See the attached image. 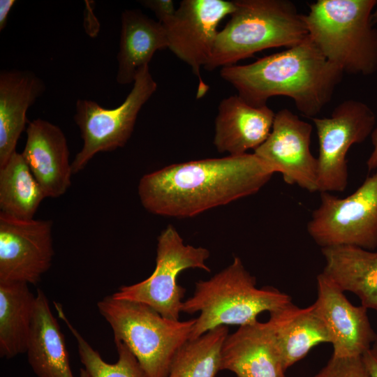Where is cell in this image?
Segmentation results:
<instances>
[{
    "label": "cell",
    "instance_id": "6da1fadb",
    "mask_svg": "<svg viewBox=\"0 0 377 377\" xmlns=\"http://www.w3.org/2000/svg\"><path fill=\"white\" fill-rule=\"evenodd\" d=\"M274 172L255 154L175 163L142 177L138 193L149 212L189 218L258 192Z\"/></svg>",
    "mask_w": 377,
    "mask_h": 377
},
{
    "label": "cell",
    "instance_id": "7a4b0ae2",
    "mask_svg": "<svg viewBox=\"0 0 377 377\" xmlns=\"http://www.w3.org/2000/svg\"><path fill=\"white\" fill-rule=\"evenodd\" d=\"M343 73L309 36L281 52L220 71L221 77L249 104L260 107L272 96H284L293 101L303 115L311 118L330 101Z\"/></svg>",
    "mask_w": 377,
    "mask_h": 377
},
{
    "label": "cell",
    "instance_id": "3957f363",
    "mask_svg": "<svg viewBox=\"0 0 377 377\" xmlns=\"http://www.w3.org/2000/svg\"><path fill=\"white\" fill-rule=\"evenodd\" d=\"M292 302L290 295L274 287H256V279L239 257L207 280L195 283L191 297L183 302L182 312L200 315L193 327V340L223 325L244 326Z\"/></svg>",
    "mask_w": 377,
    "mask_h": 377
},
{
    "label": "cell",
    "instance_id": "277c9868",
    "mask_svg": "<svg viewBox=\"0 0 377 377\" xmlns=\"http://www.w3.org/2000/svg\"><path fill=\"white\" fill-rule=\"evenodd\" d=\"M233 1L235 10L217 34L207 71L235 65L263 50L293 47L309 36L304 15L290 1Z\"/></svg>",
    "mask_w": 377,
    "mask_h": 377
},
{
    "label": "cell",
    "instance_id": "5b68a950",
    "mask_svg": "<svg viewBox=\"0 0 377 377\" xmlns=\"http://www.w3.org/2000/svg\"><path fill=\"white\" fill-rule=\"evenodd\" d=\"M376 0H318L304 15L310 38L343 73L377 71V29L371 15Z\"/></svg>",
    "mask_w": 377,
    "mask_h": 377
},
{
    "label": "cell",
    "instance_id": "8992f818",
    "mask_svg": "<svg viewBox=\"0 0 377 377\" xmlns=\"http://www.w3.org/2000/svg\"><path fill=\"white\" fill-rule=\"evenodd\" d=\"M97 306L113 331L114 341L126 345L147 377H167L176 354L189 341L196 321L169 319L145 304L112 295Z\"/></svg>",
    "mask_w": 377,
    "mask_h": 377
},
{
    "label": "cell",
    "instance_id": "52a82bcc",
    "mask_svg": "<svg viewBox=\"0 0 377 377\" xmlns=\"http://www.w3.org/2000/svg\"><path fill=\"white\" fill-rule=\"evenodd\" d=\"M156 89L147 64L138 70L133 88L119 106L107 109L94 101L77 100L74 121L83 146L72 161L73 174L82 170L96 154L114 151L127 143L140 110Z\"/></svg>",
    "mask_w": 377,
    "mask_h": 377
},
{
    "label": "cell",
    "instance_id": "ba28073f",
    "mask_svg": "<svg viewBox=\"0 0 377 377\" xmlns=\"http://www.w3.org/2000/svg\"><path fill=\"white\" fill-rule=\"evenodd\" d=\"M208 249L185 244L172 225H168L157 239L156 267L146 279L121 286L112 295L117 299L145 304L165 318L179 320L186 289L177 282L186 269L210 272L206 264Z\"/></svg>",
    "mask_w": 377,
    "mask_h": 377
},
{
    "label": "cell",
    "instance_id": "9c48e42d",
    "mask_svg": "<svg viewBox=\"0 0 377 377\" xmlns=\"http://www.w3.org/2000/svg\"><path fill=\"white\" fill-rule=\"evenodd\" d=\"M307 231L322 248L351 245L373 251L377 248V170L345 198L320 193Z\"/></svg>",
    "mask_w": 377,
    "mask_h": 377
},
{
    "label": "cell",
    "instance_id": "30bf717a",
    "mask_svg": "<svg viewBox=\"0 0 377 377\" xmlns=\"http://www.w3.org/2000/svg\"><path fill=\"white\" fill-rule=\"evenodd\" d=\"M318 140V191L342 192L348 184L347 153L366 140L375 128L376 115L364 103L346 100L330 117L311 118Z\"/></svg>",
    "mask_w": 377,
    "mask_h": 377
},
{
    "label": "cell",
    "instance_id": "8fae6325",
    "mask_svg": "<svg viewBox=\"0 0 377 377\" xmlns=\"http://www.w3.org/2000/svg\"><path fill=\"white\" fill-rule=\"evenodd\" d=\"M235 8L233 1L184 0L174 13L159 22L165 30L168 49L187 64L199 80L198 98L209 89L200 70L212 57L219 24Z\"/></svg>",
    "mask_w": 377,
    "mask_h": 377
},
{
    "label": "cell",
    "instance_id": "7c38bea8",
    "mask_svg": "<svg viewBox=\"0 0 377 377\" xmlns=\"http://www.w3.org/2000/svg\"><path fill=\"white\" fill-rule=\"evenodd\" d=\"M52 221L0 212V282L36 285L54 256Z\"/></svg>",
    "mask_w": 377,
    "mask_h": 377
},
{
    "label": "cell",
    "instance_id": "4fadbf2b",
    "mask_svg": "<svg viewBox=\"0 0 377 377\" xmlns=\"http://www.w3.org/2000/svg\"><path fill=\"white\" fill-rule=\"evenodd\" d=\"M312 125L288 109L275 114L271 132L255 154L286 183L318 191V161L310 150Z\"/></svg>",
    "mask_w": 377,
    "mask_h": 377
},
{
    "label": "cell",
    "instance_id": "5bb4252c",
    "mask_svg": "<svg viewBox=\"0 0 377 377\" xmlns=\"http://www.w3.org/2000/svg\"><path fill=\"white\" fill-rule=\"evenodd\" d=\"M313 306L330 334L332 356H362L377 339L368 309L350 303L322 273L317 276V298Z\"/></svg>",
    "mask_w": 377,
    "mask_h": 377
},
{
    "label": "cell",
    "instance_id": "9a60e30c",
    "mask_svg": "<svg viewBox=\"0 0 377 377\" xmlns=\"http://www.w3.org/2000/svg\"><path fill=\"white\" fill-rule=\"evenodd\" d=\"M22 154L46 198H59L71 185L73 174L67 140L57 125L43 119L29 122Z\"/></svg>",
    "mask_w": 377,
    "mask_h": 377
},
{
    "label": "cell",
    "instance_id": "2e32d148",
    "mask_svg": "<svg viewBox=\"0 0 377 377\" xmlns=\"http://www.w3.org/2000/svg\"><path fill=\"white\" fill-rule=\"evenodd\" d=\"M221 370L237 377H286L281 356L267 322L240 326L226 338Z\"/></svg>",
    "mask_w": 377,
    "mask_h": 377
},
{
    "label": "cell",
    "instance_id": "e0dca14e",
    "mask_svg": "<svg viewBox=\"0 0 377 377\" xmlns=\"http://www.w3.org/2000/svg\"><path fill=\"white\" fill-rule=\"evenodd\" d=\"M274 117L267 105L253 106L238 95L223 98L215 119L213 142L216 149L230 156L254 151L269 136Z\"/></svg>",
    "mask_w": 377,
    "mask_h": 377
},
{
    "label": "cell",
    "instance_id": "ac0fdd59",
    "mask_svg": "<svg viewBox=\"0 0 377 377\" xmlns=\"http://www.w3.org/2000/svg\"><path fill=\"white\" fill-rule=\"evenodd\" d=\"M46 89L44 82L29 70L0 72V167L16 151L27 129V112Z\"/></svg>",
    "mask_w": 377,
    "mask_h": 377
},
{
    "label": "cell",
    "instance_id": "d6986e66",
    "mask_svg": "<svg viewBox=\"0 0 377 377\" xmlns=\"http://www.w3.org/2000/svg\"><path fill=\"white\" fill-rule=\"evenodd\" d=\"M286 370L315 346L331 343L329 331L311 304L300 308L293 302L269 313L267 321Z\"/></svg>",
    "mask_w": 377,
    "mask_h": 377
},
{
    "label": "cell",
    "instance_id": "ffe728a7",
    "mask_svg": "<svg viewBox=\"0 0 377 377\" xmlns=\"http://www.w3.org/2000/svg\"><path fill=\"white\" fill-rule=\"evenodd\" d=\"M321 251L325 260L321 273L343 293L357 296L362 306L377 310V251L351 245Z\"/></svg>",
    "mask_w": 377,
    "mask_h": 377
},
{
    "label": "cell",
    "instance_id": "44dd1931",
    "mask_svg": "<svg viewBox=\"0 0 377 377\" xmlns=\"http://www.w3.org/2000/svg\"><path fill=\"white\" fill-rule=\"evenodd\" d=\"M168 48L163 26L138 9H126L121 15L118 68L120 84L134 82L138 70L149 64L155 52Z\"/></svg>",
    "mask_w": 377,
    "mask_h": 377
},
{
    "label": "cell",
    "instance_id": "7402d4cb",
    "mask_svg": "<svg viewBox=\"0 0 377 377\" xmlns=\"http://www.w3.org/2000/svg\"><path fill=\"white\" fill-rule=\"evenodd\" d=\"M28 361L38 377H74L65 339L40 289L36 295L34 318L27 352Z\"/></svg>",
    "mask_w": 377,
    "mask_h": 377
},
{
    "label": "cell",
    "instance_id": "603a6c76",
    "mask_svg": "<svg viewBox=\"0 0 377 377\" xmlns=\"http://www.w3.org/2000/svg\"><path fill=\"white\" fill-rule=\"evenodd\" d=\"M36 296L28 283L0 282V356L7 359L26 353Z\"/></svg>",
    "mask_w": 377,
    "mask_h": 377
},
{
    "label": "cell",
    "instance_id": "cb8c5ba5",
    "mask_svg": "<svg viewBox=\"0 0 377 377\" xmlns=\"http://www.w3.org/2000/svg\"><path fill=\"white\" fill-rule=\"evenodd\" d=\"M45 198L22 153L14 152L0 167V212L32 219Z\"/></svg>",
    "mask_w": 377,
    "mask_h": 377
},
{
    "label": "cell",
    "instance_id": "d4e9b609",
    "mask_svg": "<svg viewBox=\"0 0 377 377\" xmlns=\"http://www.w3.org/2000/svg\"><path fill=\"white\" fill-rule=\"evenodd\" d=\"M228 326L214 328L188 341L176 354L167 377H215L221 371V351Z\"/></svg>",
    "mask_w": 377,
    "mask_h": 377
},
{
    "label": "cell",
    "instance_id": "484cf974",
    "mask_svg": "<svg viewBox=\"0 0 377 377\" xmlns=\"http://www.w3.org/2000/svg\"><path fill=\"white\" fill-rule=\"evenodd\" d=\"M59 318L67 325L77 343L81 362L90 377H147L138 360L124 343L114 341L118 353L115 363H108L83 338L66 316L61 305L56 302Z\"/></svg>",
    "mask_w": 377,
    "mask_h": 377
},
{
    "label": "cell",
    "instance_id": "4316f807",
    "mask_svg": "<svg viewBox=\"0 0 377 377\" xmlns=\"http://www.w3.org/2000/svg\"><path fill=\"white\" fill-rule=\"evenodd\" d=\"M314 377H369V375L362 356H332Z\"/></svg>",
    "mask_w": 377,
    "mask_h": 377
},
{
    "label": "cell",
    "instance_id": "83f0119b",
    "mask_svg": "<svg viewBox=\"0 0 377 377\" xmlns=\"http://www.w3.org/2000/svg\"><path fill=\"white\" fill-rule=\"evenodd\" d=\"M140 2L142 6L154 13L158 22L176 10L173 1L170 0H145Z\"/></svg>",
    "mask_w": 377,
    "mask_h": 377
},
{
    "label": "cell",
    "instance_id": "f1b7e54d",
    "mask_svg": "<svg viewBox=\"0 0 377 377\" xmlns=\"http://www.w3.org/2000/svg\"><path fill=\"white\" fill-rule=\"evenodd\" d=\"M362 357L369 377H377V339Z\"/></svg>",
    "mask_w": 377,
    "mask_h": 377
},
{
    "label": "cell",
    "instance_id": "f546056e",
    "mask_svg": "<svg viewBox=\"0 0 377 377\" xmlns=\"http://www.w3.org/2000/svg\"><path fill=\"white\" fill-rule=\"evenodd\" d=\"M373 150L369 156L367 165L369 171L377 170V127H375L371 135Z\"/></svg>",
    "mask_w": 377,
    "mask_h": 377
},
{
    "label": "cell",
    "instance_id": "4dcf8cb0",
    "mask_svg": "<svg viewBox=\"0 0 377 377\" xmlns=\"http://www.w3.org/2000/svg\"><path fill=\"white\" fill-rule=\"evenodd\" d=\"M15 3V0H0V31L6 26L8 14Z\"/></svg>",
    "mask_w": 377,
    "mask_h": 377
},
{
    "label": "cell",
    "instance_id": "1f68e13d",
    "mask_svg": "<svg viewBox=\"0 0 377 377\" xmlns=\"http://www.w3.org/2000/svg\"><path fill=\"white\" fill-rule=\"evenodd\" d=\"M371 21L374 25L377 23V8L374 9L371 15Z\"/></svg>",
    "mask_w": 377,
    "mask_h": 377
},
{
    "label": "cell",
    "instance_id": "d6a6232c",
    "mask_svg": "<svg viewBox=\"0 0 377 377\" xmlns=\"http://www.w3.org/2000/svg\"><path fill=\"white\" fill-rule=\"evenodd\" d=\"M80 377H90L88 372L84 368H82L80 370Z\"/></svg>",
    "mask_w": 377,
    "mask_h": 377
}]
</instances>
